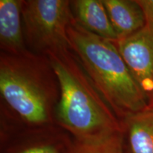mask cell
I'll return each mask as SVG.
<instances>
[{
	"label": "cell",
	"instance_id": "1",
	"mask_svg": "<svg viewBox=\"0 0 153 153\" xmlns=\"http://www.w3.org/2000/svg\"><path fill=\"white\" fill-rule=\"evenodd\" d=\"M0 94L4 133L57 126L60 87L47 55L1 52Z\"/></svg>",
	"mask_w": 153,
	"mask_h": 153
},
{
	"label": "cell",
	"instance_id": "2",
	"mask_svg": "<svg viewBox=\"0 0 153 153\" xmlns=\"http://www.w3.org/2000/svg\"><path fill=\"white\" fill-rule=\"evenodd\" d=\"M58 80L55 123L74 140L96 142L122 133L121 120L97 90L69 48L47 53Z\"/></svg>",
	"mask_w": 153,
	"mask_h": 153
},
{
	"label": "cell",
	"instance_id": "3",
	"mask_svg": "<svg viewBox=\"0 0 153 153\" xmlns=\"http://www.w3.org/2000/svg\"><path fill=\"white\" fill-rule=\"evenodd\" d=\"M69 45L97 90L120 120L148 107L114 43L90 33L73 20L68 28Z\"/></svg>",
	"mask_w": 153,
	"mask_h": 153
},
{
	"label": "cell",
	"instance_id": "4",
	"mask_svg": "<svg viewBox=\"0 0 153 153\" xmlns=\"http://www.w3.org/2000/svg\"><path fill=\"white\" fill-rule=\"evenodd\" d=\"M70 1L23 0L25 42L31 52L48 53L69 48L68 28L73 20Z\"/></svg>",
	"mask_w": 153,
	"mask_h": 153
},
{
	"label": "cell",
	"instance_id": "5",
	"mask_svg": "<svg viewBox=\"0 0 153 153\" xmlns=\"http://www.w3.org/2000/svg\"><path fill=\"white\" fill-rule=\"evenodd\" d=\"M132 76L149 100L153 96V27L113 41Z\"/></svg>",
	"mask_w": 153,
	"mask_h": 153
},
{
	"label": "cell",
	"instance_id": "6",
	"mask_svg": "<svg viewBox=\"0 0 153 153\" xmlns=\"http://www.w3.org/2000/svg\"><path fill=\"white\" fill-rule=\"evenodd\" d=\"M73 138L58 126L1 135V153H68Z\"/></svg>",
	"mask_w": 153,
	"mask_h": 153
},
{
	"label": "cell",
	"instance_id": "7",
	"mask_svg": "<svg viewBox=\"0 0 153 153\" xmlns=\"http://www.w3.org/2000/svg\"><path fill=\"white\" fill-rule=\"evenodd\" d=\"M23 0L0 1V48L14 54L27 49L22 21Z\"/></svg>",
	"mask_w": 153,
	"mask_h": 153
},
{
	"label": "cell",
	"instance_id": "8",
	"mask_svg": "<svg viewBox=\"0 0 153 153\" xmlns=\"http://www.w3.org/2000/svg\"><path fill=\"white\" fill-rule=\"evenodd\" d=\"M125 153H153V108L127 116L121 120Z\"/></svg>",
	"mask_w": 153,
	"mask_h": 153
},
{
	"label": "cell",
	"instance_id": "9",
	"mask_svg": "<svg viewBox=\"0 0 153 153\" xmlns=\"http://www.w3.org/2000/svg\"><path fill=\"white\" fill-rule=\"evenodd\" d=\"M70 7L74 20L82 27L101 38L117 41L102 0H74Z\"/></svg>",
	"mask_w": 153,
	"mask_h": 153
},
{
	"label": "cell",
	"instance_id": "10",
	"mask_svg": "<svg viewBox=\"0 0 153 153\" xmlns=\"http://www.w3.org/2000/svg\"><path fill=\"white\" fill-rule=\"evenodd\" d=\"M118 39L128 37L146 25L143 10L137 0H102Z\"/></svg>",
	"mask_w": 153,
	"mask_h": 153
},
{
	"label": "cell",
	"instance_id": "11",
	"mask_svg": "<svg viewBox=\"0 0 153 153\" xmlns=\"http://www.w3.org/2000/svg\"><path fill=\"white\" fill-rule=\"evenodd\" d=\"M68 153H125L122 133L96 142H80L73 139Z\"/></svg>",
	"mask_w": 153,
	"mask_h": 153
},
{
	"label": "cell",
	"instance_id": "12",
	"mask_svg": "<svg viewBox=\"0 0 153 153\" xmlns=\"http://www.w3.org/2000/svg\"><path fill=\"white\" fill-rule=\"evenodd\" d=\"M144 12L146 24L153 27V0H137Z\"/></svg>",
	"mask_w": 153,
	"mask_h": 153
},
{
	"label": "cell",
	"instance_id": "13",
	"mask_svg": "<svg viewBox=\"0 0 153 153\" xmlns=\"http://www.w3.org/2000/svg\"><path fill=\"white\" fill-rule=\"evenodd\" d=\"M148 107H150V108H153V96L152 97V98L149 100Z\"/></svg>",
	"mask_w": 153,
	"mask_h": 153
},
{
	"label": "cell",
	"instance_id": "14",
	"mask_svg": "<svg viewBox=\"0 0 153 153\" xmlns=\"http://www.w3.org/2000/svg\"></svg>",
	"mask_w": 153,
	"mask_h": 153
}]
</instances>
